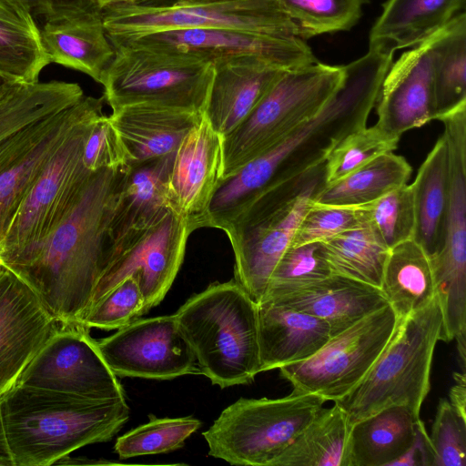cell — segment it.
Instances as JSON below:
<instances>
[{
  "label": "cell",
  "mask_w": 466,
  "mask_h": 466,
  "mask_svg": "<svg viewBox=\"0 0 466 466\" xmlns=\"http://www.w3.org/2000/svg\"><path fill=\"white\" fill-rule=\"evenodd\" d=\"M21 82L0 76V102L6 97Z\"/></svg>",
  "instance_id": "cell-50"
},
{
  "label": "cell",
  "mask_w": 466,
  "mask_h": 466,
  "mask_svg": "<svg viewBox=\"0 0 466 466\" xmlns=\"http://www.w3.org/2000/svg\"><path fill=\"white\" fill-rule=\"evenodd\" d=\"M0 395H1V392H0ZM0 466H1V464H0Z\"/></svg>",
  "instance_id": "cell-52"
},
{
  "label": "cell",
  "mask_w": 466,
  "mask_h": 466,
  "mask_svg": "<svg viewBox=\"0 0 466 466\" xmlns=\"http://www.w3.org/2000/svg\"><path fill=\"white\" fill-rule=\"evenodd\" d=\"M96 6H97L100 10H103L106 7L119 5V4H127V3H136L139 0H89Z\"/></svg>",
  "instance_id": "cell-51"
},
{
  "label": "cell",
  "mask_w": 466,
  "mask_h": 466,
  "mask_svg": "<svg viewBox=\"0 0 466 466\" xmlns=\"http://www.w3.org/2000/svg\"><path fill=\"white\" fill-rule=\"evenodd\" d=\"M1 263V262H0Z\"/></svg>",
  "instance_id": "cell-53"
},
{
  "label": "cell",
  "mask_w": 466,
  "mask_h": 466,
  "mask_svg": "<svg viewBox=\"0 0 466 466\" xmlns=\"http://www.w3.org/2000/svg\"><path fill=\"white\" fill-rule=\"evenodd\" d=\"M202 115L154 104H135L114 109L108 116L131 165L174 153Z\"/></svg>",
  "instance_id": "cell-24"
},
{
  "label": "cell",
  "mask_w": 466,
  "mask_h": 466,
  "mask_svg": "<svg viewBox=\"0 0 466 466\" xmlns=\"http://www.w3.org/2000/svg\"><path fill=\"white\" fill-rule=\"evenodd\" d=\"M25 7L44 22L72 18L99 9L89 0H10Z\"/></svg>",
  "instance_id": "cell-47"
},
{
  "label": "cell",
  "mask_w": 466,
  "mask_h": 466,
  "mask_svg": "<svg viewBox=\"0 0 466 466\" xmlns=\"http://www.w3.org/2000/svg\"><path fill=\"white\" fill-rule=\"evenodd\" d=\"M191 233L187 223L170 210L158 222L124 237L111 248L109 264L90 307L130 276L137 277L146 311L157 306L179 271Z\"/></svg>",
  "instance_id": "cell-15"
},
{
  "label": "cell",
  "mask_w": 466,
  "mask_h": 466,
  "mask_svg": "<svg viewBox=\"0 0 466 466\" xmlns=\"http://www.w3.org/2000/svg\"><path fill=\"white\" fill-rule=\"evenodd\" d=\"M84 96L77 83H20L0 102V149L28 126L73 106Z\"/></svg>",
  "instance_id": "cell-35"
},
{
  "label": "cell",
  "mask_w": 466,
  "mask_h": 466,
  "mask_svg": "<svg viewBox=\"0 0 466 466\" xmlns=\"http://www.w3.org/2000/svg\"><path fill=\"white\" fill-rule=\"evenodd\" d=\"M442 315L437 297L400 319L391 339L365 377L335 401L351 425L392 405L420 417L431 388V370L441 338Z\"/></svg>",
  "instance_id": "cell-6"
},
{
  "label": "cell",
  "mask_w": 466,
  "mask_h": 466,
  "mask_svg": "<svg viewBox=\"0 0 466 466\" xmlns=\"http://www.w3.org/2000/svg\"><path fill=\"white\" fill-rule=\"evenodd\" d=\"M330 275L332 272L321 242L289 246L271 273L263 299L288 293Z\"/></svg>",
  "instance_id": "cell-42"
},
{
  "label": "cell",
  "mask_w": 466,
  "mask_h": 466,
  "mask_svg": "<svg viewBox=\"0 0 466 466\" xmlns=\"http://www.w3.org/2000/svg\"><path fill=\"white\" fill-rule=\"evenodd\" d=\"M104 96H84L73 106L22 130L0 149V245L20 205L47 160Z\"/></svg>",
  "instance_id": "cell-17"
},
{
  "label": "cell",
  "mask_w": 466,
  "mask_h": 466,
  "mask_svg": "<svg viewBox=\"0 0 466 466\" xmlns=\"http://www.w3.org/2000/svg\"><path fill=\"white\" fill-rule=\"evenodd\" d=\"M148 419L117 438L114 451L120 460L177 451L201 427L193 416L159 419L149 414Z\"/></svg>",
  "instance_id": "cell-39"
},
{
  "label": "cell",
  "mask_w": 466,
  "mask_h": 466,
  "mask_svg": "<svg viewBox=\"0 0 466 466\" xmlns=\"http://www.w3.org/2000/svg\"><path fill=\"white\" fill-rule=\"evenodd\" d=\"M411 172V167L403 157L390 151L348 176L326 184L312 201L331 206H363L407 184Z\"/></svg>",
  "instance_id": "cell-36"
},
{
  "label": "cell",
  "mask_w": 466,
  "mask_h": 466,
  "mask_svg": "<svg viewBox=\"0 0 466 466\" xmlns=\"http://www.w3.org/2000/svg\"><path fill=\"white\" fill-rule=\"evenodd\" d=\"M411 187L416 217L412 238L432 257L443 245L449 201V152L443 133L420 165Z\"/></svg>",
  "instance_id": "cell-29"
},
{
  "label": "cell",
  "mask_w": 466,
  "mask_h": 466,
  "mask_svg": "<svg viewBox=\"0 0 466 466\" xmlns=\"http://www.w3.org/2000/svg\"><path fill=\"white\" fill-rule=\"evenodd\" d=\"M400 138L387 134L376 125L349 134L335 146L324 163L326 184L335 182L377 157L393 151Z\"/></svg>",
  "instance_id": "cell-41"
},
{
  "label": "cell",
  "mask_w": 466,
  "mask_h": 466,
  "mask_svg": "<svg viewBox=\"0 0 466 466\" xmlns=\"http://www.w3.org/2000/svg\"><path fill=\"white\" fill-rule=\"evenodd\" d=\"M360 207L363 224L389 249L413 238L416 217L411 184Z\"/></svg>",
  "instance_id": "cell-40"
},
{
  "label": "cell",
  "mask_w": 466,
  "mask_h": 466,
  "mask_svg": "<svg viewBox=\"0 0 466 466\" xmlns=\"http://www.w3.org/2000/svg\"><path fill=\"white\" fill-rule=\"evenodd\" d=\"M465 0H387L372 25L369 49L394 54L412 47L461 13Z\"/></svg>",
  "instance_id": "cell-28"
},
{
  "label": "cell",
  "mask_w": 466,
  "mask_h": 466,
  "mask_svg": "<svg viewBox=\"0 0 466 466\" xmlns=\"http://www.w3.org/2000/svg\"><path fill=\"white\" fill-rule=\"evenodd\" d=\"M420 419L408 407L392 405L354 423L350 466H390L410 445Z\"/></svg>",
  "instance_id": "cell-31"
},
{
  "label": "cell",
  "mask_w": 466,
  "mask_h": 466,
  "mask_svg": "<svg viewBox=\"0 0 466 466\" xmlns=\"http://www.w3.org/2000/svg\"><path fill=\"white\" fill-rule=\"evenodd\" d=\"M174 315L212 384H249L260 373L258 304L235 279L210 284Z\"/></svg>",
  "instance_id": "cell-4"
},
{
  "label": "cell",
  "mask_w": 466,
  "mask_h": 466,
  "mask_svg": "<svg viewBox=\"0 0 466 466\" xmlns=\"http://www.w3.org/2000/svg\"><path fill=\"white\" fill-rule=\"evenodd\" d=\"M351 427L338 404L322 408L274 466H350Z\"/></svg>",
  "instance_id": "cell-34"
},
{
  "label": "cell",
  "mask_w": 466,
  "mask_h": 466,
  "mask_svg": "<svg viewBox=\"0 0 466 466\" xmlns=\"http://www.w3.org/2000/svg\"><path fill=\"white\" fill-rule=\"evenodd\" d=\"M264 300L323 319L329 327L331 337L388 305L380 289L335 274Z\"/></svg>",
  "instance_id": "cell-25"
},
{
  "label": "cell",
  "mask_w": 466,
  "mask_h": 466,
  "mask_svg": "<svg viewBox=\"0 0 466 466\" xmlns=\"http://www.w3.org/2000/svg\"><path fill=\"white\" fill-rule=\"evenodd\" d=\"M100 106L69 131L29 188L0 245V262L24 254L60 223L83 191L92 172L83 163V149Z\"/></svg>",
  "instance_id": "cell-11"
},
{
  "label": "cell",
  "mask_w": 466,
  "mask_h": 466,
  "mask_svg": "<svg viewBox=\"0 0 466 466\" xmlns=\"http://www.w3.org/2000/svg\"><path fill=\"white\" fill-rule=\"evenodd\" d=\"M375 123L390 136H400L433 120V54L431 36L391 63L375 105Z\"/></svg>",
  "instance_id": "cell-21"
},
{
  "label": "cell",
  "mask_w": 466,
  "mask_h": 466,
  "mask_svg": "<svg viewBox=\"0 0 466 466\" xmlns=\"http://www.w3.org/2000/svg\"><path fill=\"white\" fill-rule=\"evenodd\" d=\"M394 54L374 49L344 65V79L325 106L259 157L220 180L208 228L225 227L259 193L323 164L335 146L366 127Z\"/></svg>",
  "instance_id": "cell-1"
},
{
  "label": "cell",
  "mask_w": 466,
  "mask_h": 466,
  "mask_svg": "<svg viewBox=\"0 0 466 466\" xmlns=\"http://www.w3.org/2000/svg\"><path fill=\"white\" fill-rule=\"evenodd\" d=\"M42 41L51 63L82 72L100 83L114 56L102 10L55 22H45Z\"/></svg>",
  "instance_id": "cell-27"
},
{
  "label": "cell",
  "mask_w": 466,
  "mask_h": 466,
  "mask_svg": "<svg viewBox=\"0 0 466 466\" xmlns=\"http://www.w3.org/2000/svg\"><path fill=\"white\" fill-rule=\"evenodd\" d=\"M221 175L222 137L202 115L176 149L167 184L172 211L191 232L207 228L208 208Z\"/></svg>",
  "instance_id": "cell-19"
},
{
  "label": "cell",
  "mask_w": 466,
  "mask_h": 466,
  "mask_svg": "<svg viewBox=\"0 0 466 466\" xmlns=\"http://www.w3.org/2000/svg\"><path fill=\"white\" fill-rule=\"evenodd\" d=\"M430 436L432 466H466V417L441 399Z\"/></svg>",
  "instance_id": "cell-45"
},
{
  "label": "cell",
  "mask_w": 466,
  "mask_h": 466,
  "mask_svg": "<svg viewBox=\"0 0 466 466\" xmlns=\"http://www.w3.org/2000/svg\"><path fill=\"white\" fill-rule=\"evenodd\" d=\"M50 63L35 16L17 3L0 0V76L34 83Z\"/></svg>",
  "instance_id": "cell-32"
},
{
  "label": "cell",
  "mask_w": 466,
  "mask_h": 466,
  "mask_svg": "<svg viewBox=\"0 0 466 466\" xmlns=\"http://www.w3.org/2000/svg\"><path fill=\"white\" fill-rule=\"evenodd\" d=\"M174 154L127 166L108 223L110 251L127 235L158 222L172 210L167 184Z\"/></svg>",
  "instance_id": "cell-23"
},
{
  "label": "cell",
  "mask_w": 466,
  "mask_h": 466,
  "mask_svg": "<svg viewBox=\"0 0 466 466\" xmlns=\"http://www.w3.org/2000/svg\"><path fill=\"white\" fill-rule=\"evenodd\" d=\"M260 372L305 360L331 338L321 319L264 300L258 304Z\"/></svg>",
  "instance_id": "cell-26"
},
{
  "label": "cell",
  "mask_w": 466,
  "mask_h": 466,
  "mask_svg": "<svg viewBox=\"0 0 466 466\" xmlns=\"http://www.w3.org/2000/svg\"><path fill=\"white\" fill-rule=\"evenodd\" d=\"M344 66L320 62L285 70L251 113L222 137V178L315 116L340 86Z\"/></svg>",
  "instance_id": "cell-7"
},
{
  "label": "cell",
  "mask_w": 466,
  "mask_h": 466,
  "mask_svg": "<svg viewBox=\"0 0 466 466\" xmlns=\"http://www.w3.org/2000/svg\"><path fill=\"white\" fill-rule=\"evenodd\" d=\"M212 63L203 116L223 137L251 113L285 69L252 56L222 57Z\"/></svg>",
  "instance_id": "cell-22"
},
{
  "label": "cell",
  "mask_w": 466,
  "mask_h": 466,
  "mask_svg": "<svg viewBox=\"0 0 466 466\" xmlns=\"http://www.w3.org/2000/svg\"><path fill=\"white\" fill-rule=\"evenodd\" d=\"M388 304L332 336L310 358L279 368L293 390L326 401L344 398L368 373L399 322Z\"/></svg>",
  "instance_id": "cell-12"
},
{
  "label": "cell",
  "mask_w": 466,
  "mask_h": 466,
  "mask_svg": "<svg viewBox=\"0 0 466 466\" xmlns=\"http://www.w3.org/2000/svg\"><path fill=\"white\" fill-rule=\"evenodd\" d=\"M321 246L332 274L380 289L390 249L367 225L322 241Z\"/></svg>",
  "instance_id": "cell-37"
},
{
  "label": "cell",
  "mask_w": 466,
  "mask_h": 466,
  "mask_svg": "<svg viewBox=\"0 0 466 466\" xmlns=\"http://www.w3.org/2000/svg\"><path fill=\"white\" fill-rule=\"evenodd\" d=\"M433 120L466 106V15L461 12L431 35Z\"/></svg>",
  "instance_id": "cell-33"
},
{
  "label": "cell",
  "mask_w": 466,
  "mask_h": 466,
  "mask_svg": "<svg viewBox=\"0 0 466 466\" xmlns=\"http://www.w3.org/2000/svg\"><path fill=\"white\" fill-rule=\"evenodd\" d=\"M100 83L112 110L154 104L203 114L214 67L192 55L132 43L112 45Z\"/></svg>",
  "instance_id": "cell-8"
},
{
  "label": "cell",
  "mask_w": 466,
  "mask_h": 466,
  "mask_svg": "<svg viewBox=\"0 0 466 466\" xmlns=\"http://www.w3.org/2000/svg\"><path fill=\"white\" fill-rule=\"evenodd\" d=\"M279 6L306 40L351 29L368 0H278Z\"/></svg>",
  "instance_id": "cell-38"
},
{
  "label": "cell",
  "mask_w": 466,
  "mask_h": 466,
  "mask_svg": "<svg viewBox=\"0 0 466 466\" xmlns=\"http://www.w3.org/2000/svg\"><path fill=\"white\" fill-rule=\"evenodd\" d=\"M109 40L186 28H229L297 37L278 0H141L102 10Z\"/></svg>",
  "instance_id": "cell-10"
},
{
  "label": "cell",
  "mask_w": 466,
  "mask_h": 466,
  "mask_svg": "<svg viewBox=\"0 0 466 466\" xmlns=\"http://www.w3.org/2000/svg\"><path fill=\"white\" fill-rule=\"evenodd\" d=\"M126 167L92 172L73 207L48 237L2 263L61 324H80L109 264L108 223Z\"/></svg>",
  "instance_id": "cell-2"
},
{
  "label": "cell",
  "mask_w": 466,
  "mask_h": 466,
  "mask_svg": "<svg viewBox=\"0 0 466 466\" xmlns=\"http://www.w3.org/2000/svg\"><path fill=\"white\" fill-rule=\"evenodd\" d=\"M433 449L423 421L417 422L413 440L406 451L390 466H432Z\"/></svg>",
  "instance_id": "cell-48"
},
{
  "label": "cell",
  "mask_w": 466,
  "mask_h": 466,
  "mask_svg": "<svg viewBox=\"0 0 466 466\" xmlns=\"http://www.w3.org/2000/svg\"><path fill=\"white\" fill-rule=\"evenodd\" d=\"M86 326L60 324L13 385L59 392L90 400L126 399L116 376Z\"/></svg>",
  "instance_id": "cell-14"
},
{
  "label": "cell",
  "mask_w": 466,
  "mask_h": 466,
  "mask_svg": "<svg viewBox=\"0 0 466 466\" xmlns=\"http://www.w3.org/2000/svg\"><path fill=\"white\" fill-rule=\"evenodd\" d=\"M34 291L0 263V392L59 328Z\"/></svg>",
  "instance_id": "cell-20"
},
{
  "label": "cell",
  "mask_w": 466,
  "mask_h": 466,
  "mask_svg": "<svg viewBox=\"0 0 466 466\" xmlns=\"http://www.w3.org/2000/svg\"><path fill=\"white\" fill-rule=\"evenodd\" d=\"M325 402L295 390L279 399L240 398L202 433L208 455L232 465L274 466Z\"/></svg>",
  "instance_id": "cell-9"
},
{
  "label": "cell",
  "mask_w": 466,
  "mask_h": 466,
  "mask_svg": "<svg viewBox=\"0 0 466 466\" xmlns=\"http://www.w3.org/2000/svg\"><path fill=\"white\" fill-rule=\"evenodd\" d=\"M192 55L213 62L222 57L252 56L281 69H291L317 61L305 40L255 34L229 28H186L158 31L110 40Z\"/></svg>",
  "instance_id": "cell-18"
},
{
  "label": "cell",
  "mask_w": 466,
  "mask_h": 466,
  "mask_svg": "<svg viewBox=\"0 0 466 466\" xmlns=\"http://www.w3.org/2000/svg\"><path fill=\"white\" fill-rule=\"evenodd\" d=\"M449 152V201L444 241L431 257L442 315L441 339L466 332V106L440 119Z\"/></svg>",
  "instance_id": "cell-13"
},
{
  "label": "cell",
  "mask_w": 466,
  "mask_h": 466,
  "mask_svg": "<svg viewBox=\"0 0 466 466\" xmlns=\"http://www.w3.org/2000/svg\"><path fill=\"white\" fill-rule=\"evenodd\" d=\"M83 163L91 172L128 165V156L109 116L102 115L93 124L84 144Z\"/></svg>",
  "instance_id": "cell-46"
},
{
  "label": "cell",
  "mask_w": 466,
  "mask_h": 466,
  "mask_svg": "<svg viewBox=\"0 0 466 466\" xmlns=\"http://www.w3.org/2000/svg\"><path fill=\"white\" fill-rule=\"evenodd\" d=\"M96 345L116 377L163 380L200 374L174 314L139 318Z\"/></svg>",
  "instance_id": "cell-16"
},
{
  "label": "cell",
  "mask_w": 466,
  "mask_h": 466,
  "mask_svg": "<svg viewBox=\"0 0 466 466\" xmlns=\"http://www.w3.org/2000/svg\"><path fill=\"white\" fill-rule=\"evenodd\" d=\"M380 290L399 319L424 308L436 297L431 258L413 238L390 248Z\"/></svg>",
  "instance_id": "cell-30"
},
{
  "label": "cell",
  "mask_w": 466,
  "mask_h": 466,
  "mask_svg": "<svg viewBox=\"0 0 466 466\" xmlns=\"http://www.w3.org/2000/svg\"><path fill=\"white\" fill-rule=\"evenodd\" d=\"M137 276H130L90 307L80 324L105 330L119 329L146 314Z\"/></svg>",
  "instance_id": "cell-43"
},
{
  "label": "cell",
  "mask_w": 466,
  "mask_h": 466,
  "mask_svg": "<svg viewBox=\"0 0 466 466\" xmlns=\"http://www.w3.org/2000/svg\"><path fill=\"white\" fill-rule=\"evenodd\" d=\"M362 225L360 206H331L311 201L296 228L290 246L322 242Z\"/></svg>",
  "instance_id": "cell-44"
},
{
  "label": "cell",
  "mask_w": 466,
  "mask_h": 466,
  "mask_svg": "<svg viewBox=\"0 0 466 466\" xmlns=\"http://www.w3.org/2000/svg\"><path fill=\"white\" fill-rule=\"evenodd\" d=\"M454 385L450 390L451 404L464 417H466V376L465 371L453 374Z\"/></svg>",
  "instance_id": "cell-49"
},
{
  "label": "cell",
  "mask_w": 466,
  "mask_h": 466,
  "mask_svg": "<svg viewBox=\"0 0 466 466\" xmlns=\"http://www.w3.org/2000/svg\"><path fill=\"white\" fill-rule=\"evenodd\" d=\"M129 419L126 399L90 400L12 385L0 395L1 466H48L110 441Z\"/></svg>",
  "instance_id": "cell-3"
},
{
  "label": "cell",
  "mask_w": 466,
  "mask_h": 466,
  "mask_svg": "<svg viewBox=\"0 0 466 466\" xmlns=\"http://www.w3.org/2000/svg\"><path fill=\"white\" fill-rule=\"evenodd\" d=\"M325 185L323 163L262 191L223 229L234 253L235 279L257 304L303 214Z\"/></svg>",
  "instance_id": "cell-5"
}]
</instances>
